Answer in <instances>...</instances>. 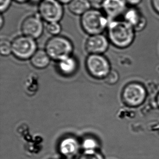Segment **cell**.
<instances>
[{"label":"cell","instance_id":"277c9868","mask_svg":"<svg viewBox=\"0 0 159 159\" xmlns=\"http://www.w3.org/2000/svg\"><path fill=\"white\" fill-rule=\"evenodd\" d=\"M148 93L146 87L141 83L130 82L127 84L122 92V99L126 106L139 107L144 103Z\"/></svg>","mask_w":159,"mask_h":159},{"label":"cell","instance_id":"7402d4cb","mask_svg":"<svg viewBox=\"0 0 159 159\" xmlns=\"http://www.w3.org/2000/svg\"><path fill=\"white\" fill-rule=\"evenodd\" d=\"M129 7H136L142 2V0H125Z\"/></svg>","mask_w":159,"mask_h":159},{"label":"cell","instance_id":"4316f807","mask_svg":"<svg viewBox=\"0 0 159 159\" xmlns=\"http://www.w3.org/2000/svg\"><path fill=\"white\" fill-rule=\"evenodd\" d=\"M156 102H157V106H158L159 107V93H158L157 96V98H156Z\"/></svg>","mask_w":159,"mask_h":159},{"label":"cell","instance_id":"2e32d148","mask_svg":"<svg viewBox=\"0 0 159 159\" xmlns=\"http://www.w3.org/2000/svg\"><path fill=\"white\" fill-rule=\"evenodd\" d=\"M99 147L98 141L93 137H86L81 143V148L84 151H98Z\"/></svg>","mask_w":159,"mask_h":159},{"label":"cell","instance_id":"30bf717a","mask_svg":"<svg viewBox=\"0 0 159 159\" xmlns=\"http://www.w3.org/2000/svg\"><path fill=\"white\" fill-rule=\"evenodd\" d=\"M109 40L103 35H93L89 37L85 43V50L90 54H102L107 51Z\"/></svg>","mask_w":159,"mask_h":159},{"label":"cell","instance_id":"7c38bea8","mask_svg":"<svg viewBox=\"0 0 159 159\" xmlns=\"http://www.w3.org/2000/svg\"><path fill=\"white\" fill-rule=\"evenodd\" d=\"M81 143L72 136L64 138L58 146L59 153L66 159H73L79 153Z\"/></svg>","mask_w":159,"mask_h":159},{"label":"cell","instance_id":"603a6c76","mask_svg":"<svg viewBox=\"0 0 159 159\" xmlns=\"http://www.w3.org/2000/svg\"><path fill=\"white\" fill-rule=\"evenodd\" d=\"M151 4L154 11L159 15V0H151Z\"/></svg>","mask_w":159,"mask_h":159},{"label":"cell","instance_id":"ba28073f","mask_svg":"<svg viewBox=\"0 0 159 159\" xmlns=\"http://www.w3.org/2000/svg\"><path fill=\"white\" fill-rule=\"evenodd\" d=\"M43 21L38 13L26 17L23 20L21 26L22 34L33 39L39 38L43 32Z\"/></svg>","mask_w":159,"mask_h":159},{"label":"cell","instance_id":"d6986e66","mask_svg":"<svg viewBox=\"0 0 159 159\" xmlns=\"http://www.w3.org/2000/svg\"><path fill=\"white\" fill-rule=\"evenodd\" d=\"M79 159H105L103 155L98 151H84Z\"/></svg>","mask_w":159,"mask_h":159},{"label":"cell","instance_id":"8992f818","mask_svg":"<svg viewBox=\"0 0 159 159\" xmlns=\"http://www.w3.org/2000/svg\"><path fill=\"white\" fill-rule=\"evenodd\" d=\"M11 43L12 53L20 60L30 59L37 51L35 39L24 35L16 37Z\"/></svg>","mask_w":159,"mask_h":159},{"label":"cell","instance_id":"e0dca14e","mask_svg":"<svg viewBox=\"0 0 159 159\" xmlns=\"http://www.w3.org/2000/svg\"><path fill=\"white\" fill-rule=\"evenodd\" d=\"M0 53L3 56H9L12 53V43L7 39L0 41Z\"/></svg>","mask_w":159,"mask_h":159},{"label":"cell","instance_id":"52a82bcc","mask_svg":"<svg viewBox=\"0 0 159 159\" xmlns=\"http://www.w3.org/2000/svg\"><path fill=\"white\" fill-rule=\"evenodd\" d=\"M85 65L89 73L96 79H104L111 70L109 61L102 54H90Z\"/></svg>","mask_w":159,"mask_h":159},{"label":"cell","instance_id":"6da1fadb","mask_svg":"<svg viewBox=\"0 0 159 159\" xmlns=\"http://www.w3.org/2000/svg\"><path fill=\"white\" fill-rule=\"evenodd\" d=\"M136 31L129 23L123 20L110 21L107 27L108 39L118 48H126L133 43Z\"/></svg>","mask_w":159,"mask_h":159},{"label":"cell","instance_id":"3957f363","mask_svg":"<svg viewBox=\"0 0 159 159\" xmlns=\"http://www.w3.org/2000/svg\"><path fill=\"white\" fill-rule=\"evenodd\" d=\"M45 50L51 59L59 61L71 56L73 46L66 37L57 35L47 41Z\"/></svg>","mask_w":159,"mask_h":159},{"label":"cell","instance_id":"ffe728a7","mask_svg":"<svg viewBox=\"0 0 159 159\" xmlns=\"http://www.w3.org/2000/svg\"><path fill=\"white\" fill-rule=\"evenodd\" d=\"M104 80L107 84L114 85L116 84L120 80V75L117 71L111 70Z\"/></svg>","mask_w":159,"mask_h":159},{"label":"cell","instance_id":"d4e9b609","mask_svg":"<svg viewBox=\"0 0 159 159\" xmlns=\"http://www.w3.org/2000/svg\"><path fill=\"white\" fill-rule=\"evenodd\" d=\"M61 3L62 5H67L72 0H57Z\"/></svg>","mask_w":159,"mask_h":159},{"label":"cell","instance_id":"44dd1931","mask_svg":"<svg viewBox=\"0 0 159 159\" xmlns=\"http://www.w3.org/2000/svg\"><path fill=\"white\" fill-rule=\"evenodd\" d=\"M13 0H0V11L1 14L6 12L10 8Z\"/></svg>","mask_w":159,"mask_h":159},{"label":"cell","instance_id":"cb8c5ba5","mask_svg":"<svg viewBox=\"0 0 159 159\" xmlns=\"http://www.w3.org/2000/svg\"><path fill=\"white\" fill-rule=\"evenodd\" d=\"M13 1L17 4H25L30 2H35V0H13Z\"/></svg>","mask_w":159,"mask_h":159},{"label":"cell","instance_id":"9a60e30c","mask_svg":"<svg viewBox=\"0 0 159 159\" xmlns=\"http://www.w3.org/2000/svg\"><path fill=\"white\" fill-rule=\"evenodd\" d=\"M31 64L38 69H45L49 65L51 58L45 50H38L30 58Z\"/></svg>","mask_w":159,"mask_h":159},{"label":"cell","instance_id":"83f0119b","mask_svg":"<svg viewBox=\"0 0 159 159\" xmlns=\"http://www.w3.org/2000/svg\"><path fill=\"white\" fill-rule=\"evenodd\" d=\"M41 0H35V2H37L38 3H39Z\"/></svg>","mask_w":159,"mask_h":159},{"label":"cell","instance_id":"484cf974","mask_svg":"<svg viewBox=\"0 0 159 159\" xmlns=\"http://www.w3.org/2000/svg\"><path fill=\"white\" fill-rule=\"evenodd\" d=\"M4 23V17L2 15V14H1V17H0V27L1 28H2V27L3 26Z\"/></svg>","mask_w":159,"mask_h":159},{"label":"cell","instance_id":"f1b7e54d","mask_svg":"<svg viewBox=\"0 0 159 159\" xmlns=\"http://www.w3.org/2000/svg\"></svg>","mask_w":159,"mask_h":159},{"label":"cell","instance_id":"7a4b0ae2","mask_svg":"<svg viewBox=\"0 0 159 159\" xmlns=\"http://www.w3.org/2000/svg\"><path fill=\"white\" fill-rule=\"evenodd\" d=\"M80 22L84 32L93 35L103 32L107 28L110 20L102 10L92 8L81 16Z\"/></svg>","mask_w":159,"mask_h":159},{"label":"cell","instance_id":"4fadbf2b","mask_svg":"<svg viewBox=\"0 0 159 159\" xmlns=\"http://www.w3.org/2000/svg\"><path fill=\"white\" fill-rule=\"evenodd\" d=\"M67 6L71 14L80 16L92 8L90 0H72Z\"/></svg>","mask_w":159,"mask_h":159},{"label":"cell","instance_id":"5bb4252c","mask_svg":"<svg viewBox=\"0 0 159 159\" xmlns=\"http://www.w3.org/2000/svg\"><path fill=\"white\" fill-rule=\"evenodd\" d=\"M78 64L75 58L71 56L58 61V69L62 75L69 76L75 73L77 69Z\"/></svg>","mask_w":159,"mask_h":159},{"label":"cell","instance_id":"9c48e42d","mask_svg":"<svg viewBox=\"0 0 159 159\" xmlns=\"http://www.w3.org/2000/svg\"><path fill=\"white\" fill-rule=\"evenodd\" d=\"M101 7L110 21L124 15L128 8L125 0H102Z\"/></svg>","mask_w":159,"mask_h":159},{"label":"cell","instance_id":"5b68a950","mask_svg":"<svg viewBox=\"0 0 159 159\" xmlns=\"http://www.w3.org/2000/svg\"><path fill=\"white\" fill-rule=\"evenodd\" d=\"M63 6L57 0H41L38 4V14L48 23L59 22L64 14Z\"/></svg>","mask_w":159,"mask_h":159},{"label":"cell","instance_id":"ac0fdd59","mask_svg":"<svg viewBox=\"0 0 159 159\" xmlns=\"http://www.w3.org/2000/svg\"><path fill=\"white\" fill-rule=\"evenodd\" d=\"M46 30L50 34L57 36L59 34L61 31V26L58 22H49L46 26Z\"/></svg>","mask_w":159,"mask_h":159},{"label":"cell","instance_id":"8fae6325","mask_svg":"<svg viewBox=\"0 0 159 159\" xmlns=\"http://www.w3.org/2000/svg\"><path fill=\"white\" fill-rule=\"evenodd\" d=\"M123 16V20L133 26L136 32L143 30L147 24L146 18L136 7H129Z\"/></svg>","mask_w":159,"mask_h":159}]
</instances>
